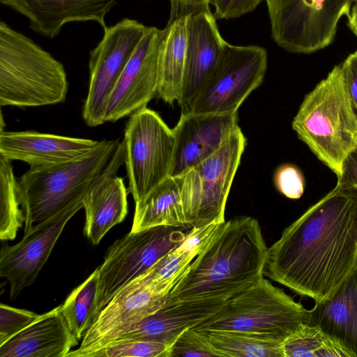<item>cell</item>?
<instances>
[{"mask_svg":"<svg viewBox=\"0 0 357 357\" xmlns=\"http://www.w3.org/2000/svg\"><path fill=\"white\" fill-rule=\"evenodd\" d=\"M192 10L171 3L169 20L162 29L159 48L156 97L172 105L179 100L187 45V23Z\"/></svg>","mask_w":357,"mask_h":357,"instance_id":"cell-24","label":"cell"},{"mask_svg":"<svg viewBox=\"0 0 357 357\" xmlns=\"http://www.w3.org/2000/svg\"><path fill=\"white\" fill-rule=\"evenodd\" d=\"M220 356L205 335L195 328L184 331L174 342L170 349L169 357Z\"/></svg>","mask_w":357,"mask_h":357,"instance_id":"cell-31","label":"cell"},{"mask_svg":"<svg viewBox=\"0 0 357 357\" xmlns=\"http://www.w3.org/2000/svg\"><path fill=\"white\" fill-rule=\"evenodd\" d=\"M68 90L63 63L30 38L0 22V105L61 103Z\"/></svg>","mask_w":357,"mask_h":357,"instance_id":"cell-4","label":"cell"},{"mask_svg":"<svg viewBox=\"0 0 357 357\" xmlns=\"http://www.w3.org/2000/svg\"><path fill=\"white\" fill-rule=\"evenodd\" d=\"M162 225L188 226L181 204L178 176L167 177L135 202L130 231Z\"/></svg>","mask_w":357,"mask_h":357,"instance_id":"cell-25","label":"cell"},{"mask_svg":"<svg viewBox=\"0 0 357 357\" xmlns=\"http://www.w3.org/2000/svg\"><path fill=\"white\" fill-rule=\"evenodd\" d=\"M309 310L263 277L195 328L242 332L282 342L301 324H307Z\"/></svg>","mask_w":357,"mask_h":357,"instance_id":"cell-6","label":"cell"},{"mask_svg":"<svg viewBox=\"0 0 357 357\" xmlns=\"http://www.w3.org/2000/svg\"><path fill=\"white\" fill-rule=\"evenodd\" d=\"M264 0H208L215 19H232L252 12Z\"/></svg>","mask_w":357,"mask_h":357,"instance_id":"cell-34","label":"cell"},{"mask_svg":"<svg viewBox=\"0 0 357 357\" xmlns=\"http://www.w3.org/2000/svg\"><path fill=\"white\" fill-rule=\"evenodd\" d=\"M82 208L83 202L68 208L35 225L18 243L1 246L0 276L9 282L10 299L35 282L66 225Z\"/></svg>","mask_w":357,"mask_h":357,"instance_id":"cell-14","label":"cell"},{"mask_svg":"<svg viewBox=\"0 0 357 357\" xmlns=\"http://www.w3.org/2000/svg\"><path fill=\"white\" fill-rule=\"evenodd\" d=\"M123 142L129 191L137 202L169 176L174 134L156 112L145 107L130 115Z\"/></svg>","mask_w":357,"mask_h":357,"instance_id":"cell-10","label":"cell"},{"mask_svg":"<svg viewBox=\"0 0 357 357\" xmlns=\"http://www.w3.org/2000/svg\"><path fill=\"white\" fill-rule=\"evenodd\" d=\"M246 142L238 126L217 151L178 176L186 225L195 227L225 221L228 195Z\"/></svg>","mask_w":357,"mask_h":357,"instance_id":"cell-7","label":"cell"},{"mask_svg":"<svg viewBox=\"0 0 357 357\" xmlns=\"http://www.w3.org/2000/svg\"><path fill=\"white\" fill-rule=\"evenodd\" d=\"M124 158L121 142L83 199L84 233L93 245H98L109 229L123 222L128 213V190L123 178L117 176Z\"/></svg>","mask_w":357,"mask_h":357,"instance_id":"cell-18","label":"cell"},{"mask_svg":"<svg viewBox=\"0 0 357 357\" xmlns=\"http://www.w3.org/2000/svg\"><path fill=\"white\" fill-rule=\"evenodd\" d=\"M24 222L19 183L12 161L0 156V239L13 240Z\"/></svg>","mask_w":357,"mask_h":357,"instance_id":"cell-28","label":"cell"},{"mask_svg":"<svg viewBox=\"0 0 357 357\" xmlns=\"http://www.w3.org/2000/svg\"><path fill=\"white\" fill-rule=\"evenodd\" d=\"M357 266V190L336 186L268 248L264 275L319 301Z\"/></svg>","mask_w":357,"mask_h":357,"instance_id":"cell-1","label":"cell"},{"mask_svg":"<svg viewBox=\"0 0 357 357\" xmlns=\"http://www.w3.org/2000/svg\"><path fill=\"white\" fill-rule=\"evenodd\" d=\"M98 141L41 133L33 130L0 132V156L23 161L30 169H40L77 159Z\"/></svg>","mask_w":357,"mask_h":357,"instance_id":"cell-19","label":"cell"},{"mask_svg":"<svg viewBox=\"0 0 357 357\" xmlns=\"http://www.w3.org/2000/svg\"><path fill=\"white\" fill-rule=\"evenodd\" d=\"M147 27L136 20L125 18L105 29L102 40L90 52L89 88L82 113L87 126L105 123L107 98Z\"/></svg>","mask_w":357,"mask_h":357,"instance_id":"cell-12","label":"cell"},{"mask_svg":"<svg viewBox=\"0 0 357 357\" xmlns=\"http://www.w3.org/2000/svg\"><path fill=\"white\" fill-rule=\"evenodd\" d=\"M170 349L169 345L160 342L123 340L103 347L92 357H169Z\"/></svg>","mask_w":357,"mask_h":357,"instance_id":"cell-30","label":"cell"},{"mask_svg":"<svg viewBox=\"0 0 357 357\" xmlns=\"http://www.w3.org/2000/svg\"><path fill=\"white\" fill-rule=\"evenodd\" d=\"M268 248L257 219L241 216L225 221L167 300L229 299L239 294L264 277Z\"/></svg>","mask_w":357,"mask_h":357,"instance_id":"cell-2","label":"cell"},{"mask_svg":"<svg viewBox=\"0 0 357 357\" xmlns=\"http://www.w3.org/2000/svg\"><path fill=\"white\" fill-rule=\"evenodd\" d=\"M307 324L319 326L357 357V266L309 310Z\"/></svg>","mask_w":357,"mask_h":357,"instance_id":"cell-23","label":"cell"},{"mask_svg":"<svg viewBox=\"0 0 357 357\" xmlns=\"http://www.w3.org/2000/svg\"><path fill=\"white\" fill-rule=\"evenodd\" d=\"M271 37L284 50L310 54L331 45L351 0H266Z\"/></svg>","mask_w":357,"mask_h":357,"instance_id":"cell-9","label":"cell"},{"mask_svg":"<svg viewBox=\"0 0 357 357\" xmlns=\"http://www.w3.org/2000/svg\"><path fill=\"white\" fill-rule=\"evenodd\" d=\"M291 126L298 139L337 177L344 158L357 145V114L340 64L305 95Z\"/></svg>","mask_w":357,"mask_h":357,"instance_id":"cell-3","label":"cell"},{"mask_svg":"<svg viewBox=\"0 0 357 357\" xmlns=\"http://www.w3.org/2000/svg\"><path fill=\"white\" fill-rule=\"evenodd\" d=\"M98 282V267L59 305L70 331L79 341L89 328Z\"/></svg>","mask_w":357,"mask_h":357,"instance_id":"cell-29","label":"cell"},{"mask_svg":"<svg viewBox=\"0 0 357 357\" xmlns=\"http://www.w3.org/2000/svg\"><path fill=\"white\" fill-rule=\"evenodd\" d=\"M78 342L58 306L0 345V357H66Z\"/></svg>","mask_w":357,"mask_h":357,"instance_id":"cell-22","label":"cell"},{"mask_svg":"<svg viewBox=\"0 0 357 357\" xmlns=\"http://www.w3.org/2000/svg\"><path fill=\"white\" fill-rule=\"evenodd\" d=\"M119 139L98 141L82 157L56 165L30 169L17 178L25 215L24 234L83 199L119 145Z\"/></svg>","mask_w":357,"mask_h":357,"instance_id":"cell-5","label":"cell"},{"mask_svg":"<svg viewBox=\"0 0 357 357\" xmlns=\"http://www.w3.org/2000/svg\"><path fill=\"white\" fill-rule=\"evenodd\" d=\"M162 29L148 26L106 102L105 122H115L147 107L157 95Z\"/></svg>","mask_w":357,"mask_h":357,"instance_id":"cell-15","label":"cell"},{"mask_svg":"<svg viewBox=\"0 0 357 357\" xmlns=\"http://www.w3.org/2000/svg\"><path fill=\"white\" fill-rule=\"evenodd\" d=\"M209 6L192 10L187 23L185 63L178 104L183 109L220 66L227 42L221 36Z\"/></svg>","mask_w":357,"mask_h":357,"instance_id":"cell-16","label":"cell"},{"mask_svg":"<svg viewBox=\"0 0 357 357\" xmlns=\"http://www.w3.org/2000/svg\"><path fill=\"white\" fill-rule=\"evenodd\" d=\"M238 127L237 112H182L172 128L175 137L169 176H180L217 151Z\"/></svg>","mask_w":357,"mask_h":357,"instance_id":"cell-17","label":"cell"},{"mask_svg":"<svg viewBox=\"0 0 357 357\" xmlns=\"http://www.w3.org/2000/svg\"><path fill=\"white\" fill-rule=\"evenodd\" d=\"M347 17V25L350 30L357 38V2L353 3L351 8L350 14Z\"/></svg>","mask_w":357,"mask_h":357,"instance_id":"cell-38","label":"cell"},{"mask_svg":"<svg viewBox=\"0 0 357 357\" xmlns=\"http://www.w3.org/2000/svg\"><path fill=\"white\" fill-rule=\"evenodd\" d=\"M25 17L31 29L44 36H56L63 26L75 22H95L103 30L106 17L117 0H0Z\"/></svg>","mask_w":357,"mask_h":357,"instance_id":"cell-21","label":"cell"},{"mask_svg":"<svg viewBox=\"0 0 357 357\" xmlns=\"http://www.w3.org/2000/svg\"><path fill=\"white\" fill-rule=\"evenodd\" d=\"M340 67L345 89L357 114V51L350 54Z\"/></svg>","mask_w":357,"mask_h":357,"instance_id":"cell-35","label":"cell"},{"mask_svg":"<svg viewBox=\"0 0 357 357\" xmlns=\"http://www.w3.org/2000/svg\"><path fill=\"white\" fill-rule=\"evenodd\" d=\"M351 1L353 2V3H354L357 2V0H351Z\"/></svg>","mask_w":357,"mask_h":357,"instance_id":"cell-39","label":"cell"},{"mask_svg":"<svg viewBox=\"0 0 357 357\" xmlns=\"http://www.w3.org/2000/svg\"><path fill=\"white\" fill-rule=\"evenodd\" d=\"M275 184L285 197L297 199L304 192V179L301 171L294 165L280 166L275 174Z\"/></svg>","mask_w":357,"mask_h":357,"instance_id":"cell-33","label":"cell"},{"mask_svg":"<svg viewBox=\"0 0 357 357\" xmlns=\"http://www.w3.org/2000/svg\"><path fill=\"white\" fill-rule=\"evenodd\" d=\"M282 357H354L319 326L301 324L280 344Z\"/></svg>","mask_w":357,"mask_h":357,"instance_id":"cell-26","label":"cell"},{"mask_svg":"<svg viewBox=\"0 0 357 357\" xmlns=\"http://www.w3.org/2000/svg\"><path fill=\"white\" fill-rule=\"evenodd\" d=\"M228 300H167L160 309L131 328L116 341L149 340L162 342L172 347L184 331L198 326L211 318Z\"/></svg>","mask_w":357,"mask_h":357,"instance_id":"cell-20","label":"cell"},{"mask_svg":"<svg viewBox=\"0 0 357 357\" xmlns=\"http://www.w3.org/2000/svg\"><path fill=\"white\" fill-rule=\"evenodd\" d=\"M168 294L157 291L142 275L119 289L98 313L79 347L66 357H92L149 315L160 309Z\"/></svg>","mask_w":357,"mask_h":357,"instance_id":"cell-13","label":"cell"},{"mask_svg":"<svg viewBox=\"0 0 357 357\" xmlns=\"http://www.w3.org/2000/svg\"><path fill=\"white\" fill-rule=\"evenodd\" d=\"M198 330L221 357H282L278 341L237 331Z\"/></svg>","mask_w":357,"mask_h":357,"instance_id":"cell-27","label":"cell"},{"mask_svg":"<svg viewBox=\"0 0 357 357\" xmlns=\"http://www.w3.org/2000/svg\"><path fill=\"white\" fill-rule=\"evenodd\" d=\"M192 227L162 225L130 231L107 250L98 266V282L89 328L103 307L123 286L149 270L178 246Z\"/></svg>","mask_w":357,"mask_h":357,"instance_id":"cell-8","label":"cell"},{"mask_svg":"<svg viewBox=\"0 0 357 357\" xmlns=\"http://www.w3.org/2000/svg\"><path fill=\"white\" fill-rule=\"evenodd\" d=\"M267 68V52L257 45L227 43L216 71L182 112H237L248 96L262 83Z\"/></svg>","mask_w":357,"mask_h":357,"instance_id":"cell-11","label":"cell"},{"mask_svg":"<svg viewBox=\"0 0 357 357\" xmlns=\"http://www.w3.org/2000/svg\"><path fill=\"white\" fill-rule=\"evenodd\" d=\"M41 314L0 304V345L36 321Z\"/></svg>","mask_w":357,"mask_h":357,"instance_id":"cell-32","label":"cell"},{"mask_svg":"<svg viewBox=\"0 0 357 357\" xmlns=\"http://www.w3.org/2000/svg\"><path fill=\"white\" fill-rule=\"evenodd\" d=\"M183 8L195 10L209 6L208 0H170Z\"/></svg>","mask_w":357,"mask_h":357,"instance_id":"cell-37","label":"cell"},{"mask_svg":"<svg viewBox=\"0 0 357 357\" xmlns=\"http://www.w3.org/2000/svg\"><path fill=\"white\" fill-rule=\"evenodd\" d=\"M336 185L357 190V145L344 158Z\"/></svg>","mask_w":357,"mask_h":357,"instance_id":"cell-36","label":"cell"}]
</instances>
